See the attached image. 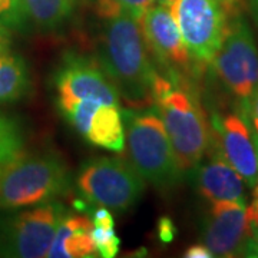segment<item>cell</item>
Wrapping results in <instances>:
<instances>
[{"mask_svg": "<svg viewBox=\"0 0 258 258\" xmlns=\"http://www.w3.org/2000/svg\"><path fill=\"white\" fill-rule=\"evenodd\" d=\"M32 88L30 72L25 59L15 53L0 55V105L28 96Z\"/></svg>", "mask_w": 258, "mask_h": 258, "instance_id": "16", "label": "cell"}, {"mask_svg": "<svg viewBox=\"0 0 258 258\" xmlns=\"http://www.w3.org/2000/svg\"><path fill=\"white\" fill-rule=\"evenodd\" d=\"M251 135H252V142H254V147H255V152H257V159H258V135L252 134V132H251Z\"/></svg>", "mask_w": 258, "mask_h": 258, "instance_id": "28", "label": "cell"}, {"mask_svg": "<svg viewBox=\"0 0 258 258\" xmlns=\"http://www.w3.org/2000/svg\"><path fill=\"white\" fill-rule=\"evenodd\" d=\"M171 13L191 57L211 63L230 29L227 10L217 0H176Z\"/></svg>", "mask_w": 258, "mask_h": 258, "instance_id": "7", "label": "cell"}, {"mask_svg": "<svg viewBox=\"0 0 258 258\" xmlns=\"http://www.w3.org/2000/svg\"><path fill=\"white\" fill-rule=\"evenodd\" d=\"M197 186L210 203L245 201L242 176L225 161L221 154L197 168Z\"/></svg>", "mask_w": 258, "mask_h": 258, "instance_id": "14", "label": "cell"}, {"mask_svg": "<svg viewBox=\"0 0 258 258\" xmlns=\"http://www.w3.org/2000/svg\"><path fill=\"white\" fill-rule=\"evenodd\" d=\"M201 240L214 257L252 255V230L247 203H211L203 222Z\"/></svg>", "mask_w": 258, "mask_h": 258, "instance_id": "10", "label": "cell"}, {"mask_svg": "<svg viewBox=\"0 0 258 258\" xmlns=\"http://www.w3.org/2000/svg\"><path fill=\"white\" fill-rule=\"evenodd\" d=\"M217 2L221 5L224 9L227 10V13H234L237 10V8H238L241 0H217Z\"/></svg>", "mask_w": 258, "mask_h": 258, "instance_id": "26", "label": "cell"}, {"mask_svg": "<svg viewBox=\"0 0 258 258\" xmlns=\"http://www.w3.org/2000/svg\"><path fill=\"white\" fill-rule=\"evenodd\" d=\"M57 201L40 204L0 217V255L13 258L47 257L57 227L66 214Z\"/></svg>", "mask_w": 258, "mask_h": 258, "instance_id": "6", "label": "cell"}, {"mask_svg": "<svg viewBox=\"0 0 258 258\" xmlns=\"http://www.w3.org/2000/svg\"><path fill=\"white\" fill-rule=\"evenodd\" d=\"M85 141L102 149L120 152L125 148V119L120 103L85 99L62 113Z\"/></svg>", "mask_w": 258, "mask_h": 258, "instance_id": "11", "label": "cell"}, {"mask_svg": "<svg viewBox=\"0 0 258 258\" xmlns=\"http://www.w3.org/2000/svg\"><path fill=\"white\" fill-rule=\"evenodd\" d=\"M214 71L225 89L244 102L258 86V49L247 23L238 19L230 25L218 53L212 59Z\"/></svg>", "mask_w": 258, "mask_h": 258, "instance_id": "9", "label": "cell"}, {"mask_svg": "<svg viewBox=\"0 0 258 258\" xmlns=\"http://www.w3.org/2000/svg\"><path fill=\"white\" fill-rule=\"evenodd\" d=\"M141 28L147 46L169 72L179 74L191 69L192 57L185 46L171 9L159 5L149 8L141 19Z\"/></svg>", "mask_w": 258, "mask_h": 258, "instance_id": "12", "label": "cell"}, {"mask_svg": "<svg viewBox=\"0 0 258 258\" xmlns=\"http://www.w3.org/2000/svg\"><path fill=\"white\" fill-rule=\"evenodd\" d=\"M241 116L247 122L251 132L258 135V86L248 99L241 102Z\"/></svg>", "mask_w": 258, "mask_h": 258, "instance_id": "22", "label": "cell"}, {"mask_svg": "<svg viewBox=\"0 0 258 258\" xmlns=\"http://www.w3.org/2000/svg\"><path fill=\"white\" fill-rule=\"evenodd\" d=\"M25 134L18 119L0 113V165L23 154Z\"/></svg>", "mask_w": 258, "mask_h": 258, "instance_id": "18", "label": "cell"}, {"mask_svg": "<svg viewBox=\"0 0 258 258\" xmlns=\"http://www.w3.org/2000/svg\"><path fill=\"white\" fill-rule=\"evenodd\" d=\"M221 141V155L254 188L258 184V159L251 129L241 115L230 113L215 122Z\"/></svg>", "mask_w": 258, "mask_h": 258, "instance_id": "13", "label": "cell"}, {"mask_svg": "<svg viewBox=\"0 0 258 258\" xmlns=\"http://www.w3.org/2000/svg\"><path fill=\"white\" fill-rule=\"evenodd\" d=\"M92 238L98 254L103 258L116 257L119 251L120 240L115 234V227H106V225H93Z\"/></svg>", "mask_w": 258, "mask_h": 258, "instance_id": "21", "label": "cell"}, {"mask_svg": "<svg viewBox=\"0 0 258 258\" xmlns=\"http://www.w3.org/2000/svg\"><path fill=\"white\" fill-rule=\"evenodd\" d=\"M92 220L81 214L66 212L49 248L50 258H92L98 249L92 238Z\"/></svg>", "mask_w": 258, "mask_h": 258, "instance_id": "15", "label": "cell"}, {"mask_svg": "<svg viewBox=\"0 0 258 258\" xmlns=\"http://www.w3.org/2000/svg\"><path fill=\"white\" fill-rule=\"evenodd\" d=\"M78 0H23L29 20L45 30L60 28L72 16Z\"/></svg>", "mask_w": 258, "mask_h": 258, "instance_id": "17", "label": "cell"}, {"mask_svg": "<svg viewBox=\"0 0 258 258\" xmlns=\"http://www.w3.org/2000/svg\"><path fill=\"white\" fill-rule=\"evenodd\" d=\"M102 64L129 101L151 96L155 71L147 55L141 22L128 13L105 19L101 37Z\"/></svg>", "mask_w": 258, "mask_h": 258, "instance_id": "2", "label": "cell"}, {"mask_svg": "<svg viewBox=\"0 0 258 258\" xmlns=\"http://www.w3.org/2000/svg\"><path fill=\"white\" fill-rule=\"evenodd\" d=\"M171 78L155 74L151 98L157 103V113L184 172L200 165L210 145V132L198 98L184 85H178L179 74Z\"/></svg>", "mask_w": 258, "mask_h": 258, "instance_id": "1", "label": "cell"}, {"mask_svg": "<svg viewBox=\"0 0 258 258\" xmlns=\"http://www.w3.org/2000/svg\"><path fill=\"white\" fill-rule=\"evenodd\" d=\"M154 6V0H98L96 9L102 19L112 18L119 13H128L141 22L149 8Z\"/></svg>", "mask_w": 258, "mask_h": 258, "instance_id": "19", "label": "cell"}, {"mask_svg": "<svg viewBox=\"0 0 258 258\" xmlns=\"http://www.w3.org/2000/svg\"><path fill=\"white\" fill-rule=\"evenodd\" d=\"M158 228H159V238L161 240L164 241V242H171L172 241L174 235H175V227H174V224H172V221L169 218L164 217L159 221Z\"/></svg>", "mask_w": 258, "mask_h": 258, "instance_id": "24", "label": "cell"}, {"mask_svg": "<svg viewBox=\"0 0 258 258\" xmlns=\"http://www.w3.org/2000/svg\"><path fill=\"white\" fill-rule=\"evenodd\" d=\"M186 258H211L214 257L211 251L208 249V247H205L203 242L201 244H195L192 247L185 251L184 254Z\"/></svg>", "mask_w": 258, "mask_h": 258, "instance_id": "25", "label": "cell"}, {"mask_svg": "<svg viewBox=\"0 0 258 258\" xmlns=\"http://www.w3.org/2000/svg\"><path fill=\"white\" fill-rule=\"evenodd\" d=\"M129 157L141 176L162 191L181 184L184 171L155 111L123 112Z\"/></svg>", "mask_w": 258, "mask_h": 258, "instance_id": "4", "label": "cell"}, {"mask_svg": "<svg viewBox=\"0 0 258 258\" xmlns=\"http://www.w3.org/2000/svg\"><path fill=\"white\" fill-rule=\"evenodd\" d=\"M154 2H157L159 6H165L168 9H171L175 5L176 0H154Z\"/></svg>", "mask_w": 258, "mask_h": 258, "instance_id": "27", "label": "cell"}, {"mask_svg": "<svg viewBox=\"0 0 258 258\" xmlns=\"http://www.w3.org/2000/svg\"><path fill=\"white\" fill-rule=\"evenodd\" d=\"M12 42H13V30L5 22L0 20V55L10 52Z\"/></svg>", "mask_w": 258, "mask_h": 258, "instance_id": "23", "label": "cell"}, {"mask_svg": "<svg viewBox=\"0 0 258 258\" xmlns=\"http://www.w3.org/2000/svg\"><path fill=\"white\" fill-rule=\"evenodd\" d=\"M71 172L53 154L23 155L0 165V210L16 211L53 201L68 192Z\"/></svg>", "mask_w": 258, "mask_h": 258, "instance_id": "3", "label": "cell"}, {"mask_svg": "<svg viewBox=\"0 0 258 258\" xmlns=\"http://www.w3.org/2000/svg\"><path fill=\"white\" fill-rule=\"evenodd\" d=\"M55 103L60 115L85 99L120 103L119 89L96 60L78 53H66L53 75Z\"/></svg>", "mask_w": 258, "mask_h": 258, "instance_id": "8", "label": "cell"}, {"mask_svg": "<svg viewBox=\"0 0 258 258\" xmlns=\"http://www.w3.org/2000/svg\"><path fill=\"white\" fill-rule=\"evenodd\" d=\"M254 5H255V12H257L258 15V0H254Z\"/></svg>", "mask_w": 258, "mask_h": 258, "instance_id": "29", "label": "cell"}, {"mask_svg": "<svg viewBox=\"0 0 258 258\" xmlns=\"http://www.w3.org/2000/svg\"><path fill=\"white\" fill-rule=\"evenodd\" d=\"M76 188L85 201L115 211H126L145 191V179L132 164L118 158H93L76 174Z\"/></svg>", "mask_w": 258, "mask_h": 258, "instance_id": "5", "label": "cell"}, {"mask_svg": "<svg viewBox=\"0 0 258 258\" xmlns=\"http://www.w3.org/2000/svg\"><path fill=\"white\" fill-rule=\"evenodd\" d=\"M0 20L13 32H25L29 18L23 0H0Z\"/></svg>", "mask_w": 258, "mask_h": 258, "instance_id": "20", "label": "cell"}]
</instances>
